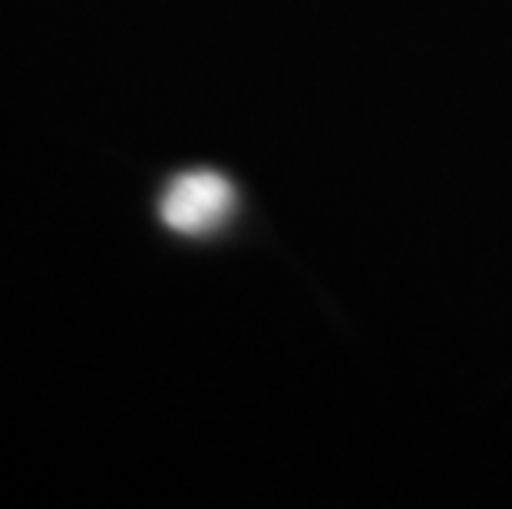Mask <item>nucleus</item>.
Listing matches in <instances>:
<instances>
[{
  "mask_svg": "<svg viewBox=\"0 0 512 509\" xmlns=\"http://www.w3.org/2000/svg\"><path fill=\"white\" fill-rule=\"evenodd\" d=\"M235 186L222 172L195 169L182 172L162 196V222L179 235H209L232 219Z\"/></svg>",
  "mask_w": 512,
  "mask_h": 509,
  "instance_id": "obj_1",
  "label": "nucleus"
}]
</instances>
